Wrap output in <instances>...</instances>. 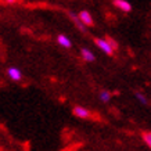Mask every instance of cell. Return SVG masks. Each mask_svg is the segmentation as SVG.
<instances>
[{
	"label": "cell",
	"mask_w": 151,
	"mask_h": 151,
	"mask_svg": "<svg viewBox=\"0 0 151 151\" xmlns=\"http://www.w3.org/2000/svg\"><path fill=\"white\" fill-rule=\"evenodd\" d=\"M136 97H137V100L140 101V103H142V104H147V103H148V101H147V99H146V96H144V94H143V93H136Z\"/></svg>",
	"instance_id": "cell-11"
},
{
	"label": "cell",
	"mask_w": 151,
	"mask_h": 151,
	"mask_svg": "<svg viewBox=\"0 0 151 151\" xmlns=\"http://www.w3.org/2000/svg\"><path fill=\"white\" fill-rule=\"evenodd\" d=\"M81 55H82V58L86 61V63H92V61H94V54H93L92 51L89 50V49H86V47H83L82 50H81Z\"/></svg>",
	"instance_id": "cell-7"
},
{
	"label": "cell",
	"mask_w": 151,
	"mask_h": 151,
	"mask_svg": "<svg viewBox=\"0 0 151 151\" xmlns=\"http://www.w3.org/2000/svg\"><path fill=\"white\" fill-rule=\"evenodd\" d=\"M69 17L73 19V22H75V25L78 27L79 31H82V32H86V25L81 21V18H79V15H76V14L73 13H69Z\"/></svg>",
	"instance_id": "cell-6"
},
{
	"label": "cell",
	"mask_w": 151,
	"mask_h": 151,
	"mask_svg": "<svg viewBox=\"0 0 151 151\" xmlns=\"http://www.w3.org/2000/svg\"><path fill=\"white\" fill-rule=\"evenodd\" d=\"M79 18H81V21H82L86 27H93V24H94V21H93L92 18V14L89 13V11H86V10H82L81 13L78 14Z\"/></svg>",
	"instance_id": "cell-3"
},
{
	"label": "cell",
	"mask_w": 151,
	"mask_h": 151,
	"mask_svg": "<svg viewBox=\"0 0 151 151\" xmlns=\"http://www.w3.org/2000/svg\"><path fill=\"white\" fill-rule=\"evenodd\" d=\"M114 6L118 7L119 10L125 11V13H129L132 10V6H130V3H129L128 0H114Z\"/></svg>",
	"instance_id": "cell-4"
},
{
	"label": "cell",
	"mask_w": 151,
	"mask_h": 151,
	"mask_svg": "<svg viewBox=\"0 0 151 151\" xmlns=\"http://www.w3.org/2000/svg\"><path fill=\"white\" fill-rule=\"evenodd\" d=\"M4 1L7 3V4H14V3H15L17 0H4Z\"/></svg>",
	"instance_id": "cell-13"
},
{
	"label": "cell",
	"mask_w": 151,
	"mask_h": 151,
	"mask_svg": "<svg viewBox=\"0 0 151 151\" xmlns=\"http://www.w3.org/2000/svg\"><path fill=\"white\" fill-rule=\"evenodd\" d=\"M94 43H96V46L99 47L100 50L104 51L105 54L112 55L114 49H112V46L110 45V42L107 40V39H100V37H97V39H94Z\"/></svg>",
	"instance_id": "cell-1"
},
{
	"label": "cell",
	"mask_w": 151,
	"mask_h": 151,
	"mask_svg": "<svg viewBox=\"0 0 151 151\" xmlns=\"http://www.w3.org/2000/svg\"><path fill=\"white\" fill-rule=\"evenodd\" d=\"M111 94L108 90H103V92H100V99H101V101H104V103H107V101L111 99Z\"/></svg>",
	"instance_id": "cell-10"
},
{
	"label": "cell",
	"mask_w": 151,
	"mask_h": 151,
	"mask_svg": "<svg viewBox=\"0 0 151 151\" xmlns=\"http://www.w3.org/2000/svg\"><path fill=\"white\" fill-rule=\"evenodd\" d=\"M143 140H144V143L151 148V132H148V130L143 132Z\"/></svg>",
	"instance_id": "cell-9"
},
{
	"label": "cell",
	"mask_w": 151,
	"mask_h": 151,
	"mask_svg": "<svg viewBox=\"0 0 151 151\" xmlns=\"http://www.w3.org/2000/svg\"><path fill=\"white\" fill-rule=\"evenodd\" d=\"M57 42H58L60 46L65 47V49H71V46H72L71 40H69V39L65 36V35H58V36H57Z\"/></svg>",
	"instance_id": "cell-8"
},
{
	"label": "cell",
	"mask_w": 151,
	"mask_h": 151,
	"mask_svg": "<svg viewBox=\"0 0 151 151\" xmlns=\"http://www.w3.org/2000/svg\"><path fill=\"white\" fill-rule=\"evenodd\" d=\"M105 39L110 42V45L112 46V49H114V50H116V49H118V43H116V40H114V39H112V37H110V36H107Z\"/></svg>",
	"instance_id": "cell-12"
},
{
	"label": "cell",
	"mask_w": 151,
	"mask_h": 151,
	"mask_svg": "<svg viewBox=\"0 0 151 151\" xmlns=\"http://www.w3.org/2000/svg\"><path fill=\"white\" fill-rule=\"evenodd\" d=\"M7 75H9L13 81H21V78H22V73H21V71H19L18 68H15V67L7 68Z\"/></svg>",
	"instance_id": "cell-5"
},
{
	"label": "cell",
	"mask_w": 151,
	"mask_h": 151,
	"mask_svg": "<svg viewBox=\"0 0 151 151\" xmlns=\"http://www.w3.org/2000/svg\"><path fill=\"white\" fill-rule=\"evenodd\" d=\"M73 115L75 116H78V118H82V119H89L92 118V114H90V111L85 108V107H75L73 108Z\"/></svg>",
	"instance_id": "cell-2"
}]
</instances>
